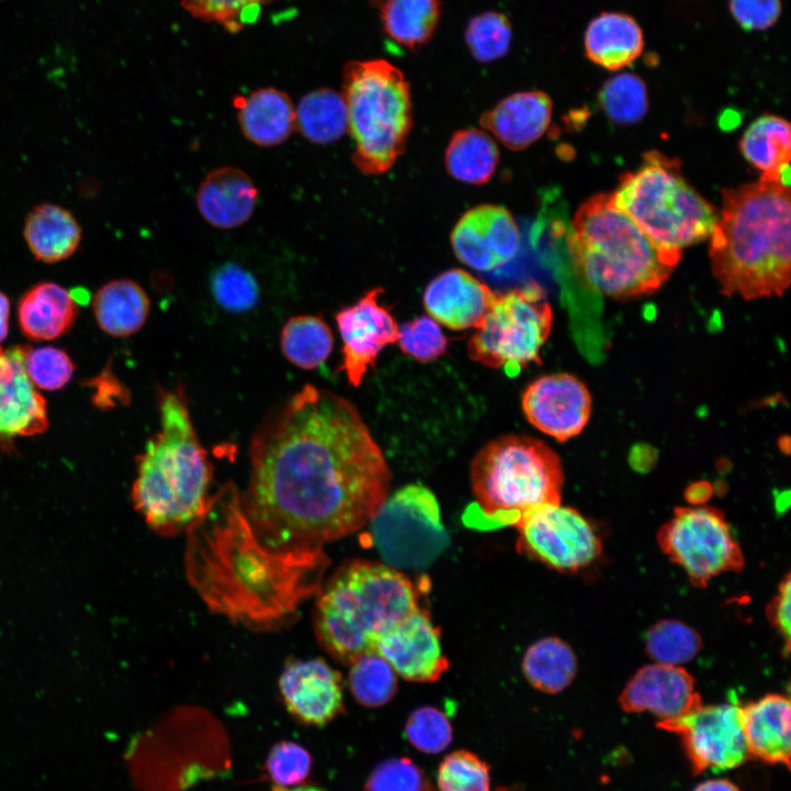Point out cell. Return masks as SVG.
Instances as JSON below:
<instances>
[{"instance_id": "obj_1", "label": "cell", "mask_w": 791, "mask_h": 791, "mask_svg": "<svg viewBox=\"0 0 791 791\" xmlns=\"http://www.w3.org/2000/svg\"><path fill=\"white\" fill-rule=\"evenodd\" d=\"M242 495L257 537L275 549L323 548L367 526L391 471L357 408L302 387L256 432Z\"/></svg>"}, {"instance_id": "obj_2", "label": "cell", "mask_w": 791, "mask_h": 791, "mask_svg": "<svg viewBox=\"0 0 791 791\" xmlns=\"http://www.w3.org/2000/svg\"><path fill=\"white\" fill-rule=\"evenodd\" d=\"M185 573L205 606L257 632L290 624L316 597L330 559L323 548L275 549L254 532L232 482L211 494L186 531Z\"/></svg>"}, {"instance_id": "obj_3", "label": "cell", "mask_w": 791, "mask_h": 791, "mask_svg": "<svg viewBox=\"0 0 791 791\" xmlns=\"http://www.w3.org/2000/svg\"><path fill=\"white\" fill-rule=\"evenodd\" d=\"M790 187L760 178L722 192L710 236L712 272L725 296H782L790 285Z\"/></svg>"}, {"instance_id": "obj_4", "label": "cell", "mask_w": 791, "mask_h": 791, "mask_svg": "<svg viewBox=\"0 0 791 791\" xmlns=\"http://www.w3.org/2000/svg\"><path fill=\"white\" fill-rule=\"evenodd\" d=\"M158 413L159 431L137 457L131 497L147 526L170 537L202 515L213 475L181 388L159 391Z\"/></svg>"}, {"instance_id": "obj_5", "label": "cell", "mask_w": 791, "mask_h": 791, "mask_svg": "<svg viewBox=\"0 0 791 791\" xmlns=\"http://www.w3.org/2000/svg\"><path fill=\"white\" fill-rule=\"evenodd\" d=\"M419 588L398 569L352 559L324 579L313 612L320 646L350 665L375 651L379 636L419 606Z\"/></svg>"}, {"instance_id": "obj_6", "label": "cell", "mask_w": 791, "mask_h": 791, "mask_svg": "<svg viewBox=\"0 0 791 791\" xmlns=\"http://www.w3.org/2000/svg\"><path fill=\"white\" fill-rule=\"evenodd\" d=\"M569 248L591 288L614 299L646 296L670 277L682 252L659 246L611 193L583 202L571 222Z\"/></svg>"}, {"instance_id": "obj_7", "label": "cell", "mask_w": 791, "mask_h": 791, "mask_svg": "<svg viewBox=\"0 0 791 791\" xmlns=\"http://www.w3.org/2000/svg\"><path fill=\"white\" fill-rule=\"evenodd\" d=\"M469 478L474 501L463 519L481 530L514 526L526 512L560 503L564 484L558 455L521 434L487 443L474 457Z\"/></svg>"}, {"instance_id": "obj_8", "label": "cell", "mask_w": 791, "mask_h": 791, "mask_svg": "<svg viewBox=\"0 0 791 791\" xmlns=\"http://www.w3.org/2000/svg\"><path fill=\"white\" fill-rule=\"evenodd\" d=\"M341 96L355 142L354 164L366 175L386 172L403 153L412 126L404 75L385 59L350 60L343 69Z\"/></svg>"}, {"instance_id": "obj_9", "label": "cell", "mask_w": 791, "mask_h": 791, "mask_svg": "<svg viewBox=\"0 0 791 791\" xmlns=\"http://www.w3.org/2000/svg\"><path fill=\"white\" fill-rule=\"evenodd\" d=\"M611 196L654 242L671 250L710 238L718 216L683 177L679 160L657 151L645 153L642 165L625 172Z\"/></svg>"}, {"instance_id": "obj_10", "label": "cell", "mask_w": 791, "mask_h": 791, "mask_svg": "<svg viewBox=\"0 0 791 791\" xmlns=\"http://www.w3.org/2000/svg\"><path fill=\"white\" fill-rule=\"evenodd\" d=\"M552 326V307L538 283L497 292L490 311L468 341V356L514 377L531 364H541V349Z\"/></svg>"}, {"instance_id": "obj_11", "label": "cell", "mask_w": 791, "mask_h": 791, "mask_svg": "<svg viewBox=\"0 0 791 791\" xmlns=\"http://www.w3.org/2000/svg\"><path fill=\"white\" fill-rule=\"evenodd\" d=\"M368 526L386 565L396 569L424 568L448 545L438 501L421 484H408L388 495Z\"/></svg>"}, {"instance_id": "obj_12", "label": "cell", "mask_w": 791, "mask_h": 791, "mask_svg": "<svg viewBox=\"0 0 791 791\" xmlns=\"http://www.w3.org/2000/svg\"><path fill=\"white\" fill-rule=\"evenodd\" d=\"M658 543L692 584L706 586L723 572L742 570L743 552L723 513L709 505L681 506L659 530Z\"/></svg>"}, {"instance_id": "obj_13", "label": "cell", "mask_w": 791, "mask_h": 791, "mask_svg": "<svg viewBox=\"0 0 791 791\" xmlns=\"http://www.w3.org/2000/svg\"><path fill=\"white\" fill-rule=\"evenodd\" d=\"M513 527L519 532L520 554L560 572L587 567L602 550L600 536L590 522L560 503L526 512Z\"/></svg>"}, {"instance_id": "obj_14", "label": "cell", "mask_w": 791, "mask_h": 791, "mask_svg": "<svg viewBox=\"0 0 791 791\" xmlns=\"http://www.w3.org/2000/svg\"><path fill=\"white\" fill-rule=\"evenodd\" d=\"M657 726L681 736L693 775L711 768L732 769L750 758L737 704H702L680 718L658 722Z\"/></svg>"}, {"instance_id": "obj_15", "label": "cell", "mask_w": 791, "mask_h": 791, "mask_svg": "<svg viewBox=\"0 0 791 791\" xmlns=\"http://www.w3.org/2000/svg\"><path fill=\"white\" fill-rule=\"evenodd\" d=\"M381 292L380 288L371 289L335 316L343 342L338 370L345 374L354 387L361 383L380 352L398 338L399 325L389 310L379 303Z\"/></svg>"}, {"instance_id": "obj_16", "label": "cell", "mask_w": 791, "mask_h": 791, "mask_svg": "<svg viewBox=\"0 0 791 791\" xmlns=\"http://www.w3.org/2000/svg\"><path fill=\"white\" fill-rule=\"evenodd\" d=\"M375 651L409 681L434 682L449 667L441 630L420 605L379 636Z\"/></svg>"}, {"instance_id": "obj_17", "label": "cell", "mask_w": 791, "mask_h": 791, "mask_svg": "<svg viewBox=\"0 0 791 791\" xmlns=\"http://www.w3.org/2000/svg\"><path fill=\"white\" fill-rule=\"evenodd\" d=\"M591 405L587 386L565 372L537 378L522 394V409L527 421L558 442L581 433L590 419Z\"/></svg>"}, {"instance_id": "obj_18", "label": "cell", "mask_w": 791, "mask_h": 791, "mask_svg": "<svg viewBox=\"0 0 791 791\" xmlns=\"http://www.w3.org/2000/svg\"><path fill=\"white\" fill-rule=\"evenodd\" d=\"M450 243L461 263L479 271H489L515 257L520 232L505 208L481 204L459 219L450 234Z\"/></svg>"}, {"instance_id": "obj_19", "label": "cell", "mask_w": 791, "mask_h": 791, "mask_svg": "<svg viewBox=\"0 0 791 791\" xmlns=\"http://www.w3.org/2000/svg\"><path fill=\"white\" fill-rule=\"evenodd\" d=\"M278 687L288 712L302 724L323 726L344 710L342 675L322 658L289 660Z\"/></svg>"}, {"instance_id": "obj_20", "label": "cell", "mask_w": 791, "mask_h": 791, "mask_svg": "<svg viewBox=\"0 0 791 791\" xmlns=\"http://www.w3.org/2000/svg\"><path fill=\"white\" fill-rule=\"evenodd\" d=\"M627 713L650 712L659 722L680 718L702 705L692 676L683 668L660 662L638 669L619 697Z\"/></svg>"}, {"instance_id": "obj_21", "label": "cell", "mask_w": 791, "mask_h": 791, "mask_svg": "<svg viewBox=\"0 0 791 791\" xmlns=\"http://www.w3.org/2000/svg\"><path fill=\"white\" fill-rule=\"evenodd\" d=\"M30 346L0 347V441L33 436L48 427L46 401L25 369Z\"/></svg>"}, {"instance_id": "obj_22", "label": "cell", "mask_w": 791, "mask_h": 791, "mask_svg": "<svg viewBox=\"0 0 791 791\" xmlns=\"http://www.w3.org/2000/svg\"><path fill=\"white\" fill-rule=\"evenodd\" d=\"M497 292L463 269H449L426 286L423 304L437 323L455 331L477 328L490 311Z\"/></svg>"}, {"instance_id": "obj_23", "label": "cell", "mask_w": 791, "mask_h": 791, "mask_svg": "<svg viewBox=\"0 0 791 791\" xmlns=\"http://www.w3.org/2000/svg\"><path fill=\"white\" fill-rule=\"evenodd\" d=\"M258 190L252 178L237 167L211 170L201 181L196 204L210 225L231 230L245 224L253 215Z\"/></svg>"}, {"instance_id": "obj_24", "label": "cell", "mask_w": 791, "mask_h": 791, "mask_svg": "<svg viewBox=\"0 0 791 791\" xmlns=\"http://www.w3.org/2000/svg\"><path fill=\"white\" fill-rule=\"evenodd\" d=\"M553 102L543 91H525L501 100L482 114L481 125L504 146L521 151L537 141L552 120Z\"/></svg>"}, {"instance_id": "obj_25", "label": "cell", "mask_w": 791, "mask_h": 791, "mask_svg": "<svg viewBox=\"0 0 791 791\" xmlns=\"http://www.w3.org/2000/svg\"><path fill=\"white\" fill-rule=\"evenodd\" d=\"M790 700L778 693L740 706L742 726L750 757L790 767Z\"/></svg>"}, {"instance_id": "obj_26", "label": "cell", "mask_w": 791, "mask_h": 791, "mask_svg": "<svg viewBox=\"0 0 791 791\" xmlns=\"http://www.w3.org/2000/svg\"><path fill=\"white\" fill-rule=\"evenodd\" d=\"M239 129L247 141L271 147L286 142L296 131L294 105L277 88H260L234 100Z\"/></svg>"}, {"instance_id": "obj_27", "label": "cell", "mask_w": 791, "mask_h": 791, "mask_svg": "<svg viewBox=\"0 0 791 791\" xmlns=\"http://www.w3.org/2000/svg\"><path fill=\"white\" fill-rule=\"evenodd\" d=\"M78 315V304L60 285L41 281L29 288L18 303L23 334L33 341H52L67 333Z\"/></svg>"}, {"instance_id": "obj_28", "label": "cell", "mask_w": 791, "mask_h": 791, "mask_svg": "<svg viewBox=\"0 0 791 791\" xmlns=\"http://www.w3.org/2000/svg\"><path fill=\"white\" fill-rule=\"evenodd\" d=\"M23 237L36 260L55 264L76 253L82 239V229L66 208L42 202L26 214Z\"/></svg>"}, {"instance_id": "obj_29", "label": "cell", "mask_w": 791, "mask_h": 791, "mask_svg": "<svg viewBox=\"0 0 791 791\" xmlns=\"http://www.w3.org/2000/svg\"><path fill=\"white\" fill-rule=\"evenodd\" d=\"M584 51L594 64L620 70L630 66L643 52L644 36L632 16L603 12L594 18L584 33Z\"/></svg>"}, {"instance_id": "obj_30", "label": "cell", "mask_w": 791, "mask_h": 791, "mask_svg": "<svg viewBox=\"0 0 791 791\" xmlns=\"http://www.w3.org/2000/svg\"><path fill=\"white\" fill-rule=\"evenodd\" d=\"M92 310L99 327L114 337H126L145 324L151 301L144 288L127 278L102 285L92 298Z\"/></svg>"}, {"instance_id": "obj_31", "label": "cell", "mask_w": 791, "mask_h": 791, "mask_svg": "<svg viewBox=\"0 0 791 791\" xmlns=\"http://www.w3.org/2000/svg\"><path fill=\"white\" fill-rule=\"evenodd\" d=\"M739 148L745 159L761 172L760 178L789 185L791 131L787 120L773 114L759 116L742 135Z\"/></svg>"}, {"instance_id": "obj_32", "label": "cell", "mask_w": 791, "mask_h": 791, "mask_svg": "<svg viewBox=\"0 0 791 791\" xmlns=\"http://www.w3.org/2000/svg\"><path fill=\"white\" fill-rule=\"evenodd\" d=\"M379 15L385 34L413 51L433 38L441 19V0H379Z\"/></svg>"}, {"instance_id": "obj_33", "label": "cell", "mask_w": 791, "mask_h": 791, "mask_svg": "<svg viewBox=\"0 0 791 791\" xmlns=\"http://www.w3.org/2000/svg\"><path fill=\"white\" fill-rule=\"evenodd\" d=\"M522 671L532 687L555 694L572 682L577 672V657L564 640L545 637L526 649Z\"/></svg>"}, {"instance_id": "obj_34", "label": "cell", "mask_w": 791, "mask_h": 791, "mask_svg": "<svg viewBox=\"0 0 791 791\" xmlns=\"http://www.w3.org/2000/svg\"><path fill=\"white\" fill-rule=\"evenodd\" d=\"M296 131L314 144H330L347 132V112L341 93L320 88L304 94L297 107Z\"/></svg>"}, {"instance_id": "obj_35", "label": "cell", "mask_w": 791, "mask_h": 791, "mask_svg": "<svg viewBox=\"0 0 791 791\" xmlns=\"http://www.w3.org/2000/svg\"><path fill=\"white\" fill-rule=\"evenodd\" d=\"M499 157L498 146L487 133L466 129L456 132L450 138L445 153V164L454 178L481 185L493 175Z\"/></svg>"}, {"instance_id": "obj_36", "label": "cell", "mask_w": 791, "mask_h": 791, "mask_svg": "<svg viewBox=\"0 0 791 791\" xmlns=\"http://www.w3.org/2000/svg\"><path fill=\"white\" fill-rule=\"evenodd\" d=\"M333 346V333L319 316H291L281 330L280 347L283 356L304 370L321 366L332 354Z\"/></svg>"}, {"instance_id": "obj_37", "label": "cell", "mask_w": 791, "mask_h": 791, "mask_svg": "<svg viewBox=\"0 0 791 791\" xmlns=\"http://www.w3.org/2000/svg\"><path fill=\"white\" fill-rule=\"evenodd\" d=\"M349 666V690L359 704L382 706L397 693L398 675L378 653L365 654Z\"/></svg>"}, {"instance_id": "obj_38", "label": "cell", "mask_w": 791, "mask_h": 791, "mask_svg": "<svg viewBox=\"0 0 791 791\" xmlns=\"http://www.w3.org/2000/svg\"><path fill=\"white\" fill-rule=\"evenodd\" d=\"M697 631L677 620L655 623L645 637V650L656 662L679 666L692 660L701 650Z\"/></svg>"}, {"instance_id": "obj_39", "label": "cell", "mask_w": 791, "mask_h": 791, "mask_svg": "<svg viewBox=\"0 0 791 791\" xmlns=\"http://www.w3.org/2000/svg\"><path fill=\"white\" fill-rule=\"evenodd\" d=\"M599 102L613 122L617 124L636 123L648 109L646 85L635 74H617L602 85Z\"/></svg>"}, {"instance_id": "obj_40", "label": "cell", "mask_w": 791, "mask_h": 791, "mask_svg": "<svg viewBox=\"0 0 791 791\" xmlns=\"http://www.w3.org/2000/svg\"><path fill=\"white\" fill-rule=\"evenodd\" d=\"M512 35L511 21L504 13L484 11L468 22L465 41L477 62L490 63L508 54Z\"/></svg>"}, {"instance_id": "obj_41", "label": "cell", "mask_w": 791, "mask_h": 791, "mask_svg": "<svg viewBox=\"0 0 791 791\" xmlns=\"http://www.w3.org/2000/svg\"><path fill=\"white\" fill-rule=\"evenodd\" d=\"M211 292L219 307L233 313L247 312L259 300V287L253 274L233 263L222 265L212 274Z\"/></svg>"}, {"instance_id": "obj_42", "label": "cell", "mask_w": 791, "mask_h": 791, "mask_svg": "<svg viewBox=\"0 0 791 791\" xmlns=\"http://www.w3.org/2000/svg\"><path fill=\"white\" fill-rule=\"evenodd\" d=\"M437 788L438 791H490V766L469 750L452 751L438 766Z\"/></svg>"}, {"instance_id": "obj_43", "label": "cell", "mask_w": 791, "mask_h": 791, "mask_svg": "<svg viewBox=\"0 0 791 791\" xmlns=\"http://www.w3.org/2000/svg\"><path fill=\"white\" fill-rule=\"evenodd\" d=\"M406 740L420 751L438 754L453 739V727L447 715L441 710L424 705L414 710L404 726Z\"/></svg>"}, {"instance_id": "obj_44", "label": "cell", "mask_w": 791, "mask_h": 791, "mask_svg": "<svg viewBox=\"0 0 791 791\" xmlns=\"http://www.w3.org/2000/svg\"><path fill=\"white\" fill-rule=\"evenodd\" d=\"M193 18L216 22L231 33L253 22L260 8L271 0H180Z\"/></svg>"}, {"instance_id": "obj_45", "label": "cell", "mask_w": 791, "mask_h": 791, "mask_svg": "<svg viewBox=\"0 0 791 791\" xmlns=\"http://www.w3.org/2000/svg\"><path fill=\"white\" fill-rule=\"evenodd\" d=\"M397 342L404 354L420 363L441 357L449 343L439 323L430 315H421L400 325Z\"/></svg>"}, {"instance_id": "obj_46", "label": "cell", "mask_w": 791, "mask_h": 791, "mask_svg": "<svg viewBox=\"0 0 791 791\" xmlns=\"http://www.w3.org/2000/svg\"><path fill=\"white\" fill-rule=\"evenodd\" d=\"M363 791H435L424 771L410 758L386 759L374 768Z\"/></svg>"}, {"instance_id": "obj_47", "label": "cell", "mask_w": 791, "mask_h": 791, "mask_svg": "<svg viewBox=\"0 0 791 791\" xmlns=\"http://www.w3.org/2000/svg\"><path fill=\"white\" fill-rule=\"evenodd\" d=\"M312 768L310 753L301 745L282 740L269 750L265 771L275 787L289 788L304 782Z\"/></svg>"}, {"instance_id": "obj_48", "label": "cell", "mask_w": 791, "mask_h": 791, "mask_svg": "<svg viewBox=\"0 0 791 791\" xmlns=\"http://www.w3.org/2000/svg\"><path fill=\"white\" fill-rule=\"evenodd\" d=\"M25 369L35 387L58 390L71 379L75 365L69 355L60 348L30 347L25 356Z\"/></svg>"}, {"instance_id": "obj_49", "label": "cell", "mask_w": 791, "mask_h": 791, "mask_svg": "<svg viewBox=\"0 0 791 791\" xmlns=\"http://www.w3.org/2000/svg\"><path fill=\"white\" fill-rule=\"evenodd\" d=\"M780 0H729V11L746 31L771 27L781 14Z\"/></svg>"}, {"instance_id": "obj_50", "label": "cell", "mask_w": 791, "mask_h": 791, "mask_svg": "<svg viewBox=\"0 0 791 791\" xmlns=\"http://www.w3.org/2000/svg\"><path fill=\"white\" fill-rule=\"evenodd\" d=\"M790 575L788 573L779 586L778 593L767 608V616L773 627L782 636L786 651L790 648Z\"/></svg>"}, {"instance_id": "obj_51", "label": "cell", "mask_w": 791, "mask_h": 791, "mask_svg": "<svg viewBox=\"0 0 791 791\" xmlns=\"http://www.w3.org/2000/svg\"><path fill=\"white\" fill-rule=\"evenodd\" d=\"M693 791H740V789L729 780L712 779L699 783Z\"/></svg>"}, {"instance_id": "obj_52", "label": "cell", "mask_w": 791, "mask_h": 791, "mask_svg": "<svg viewBox=\"0 0 791 791\" xmlns=\"http://www.w3.org/2000/svg\"><path fill=\"white\" fill-rule=\"evenodd\" d=\"M711 492L708 483H695L688 489L686 495L692 505H700L711 497Z\"/></svg>"}, {"instance_id": "obj_53", "label": "cell", "mask_w": 791, "mask_h": 791, "mask_svg": "<svg viewBox=\"0 0 791 791\" xmlns=\"http://www.w3.org/2000/svg\"><path fill=\"white\" fill-rule=\"evenodd\" d=\"M10 301L0 290V343L5 339L9 332Z\"/></svg>"}, {"instance_id": "obj_54", "label": "cell", "mask_w": 791, "mask_h": 791, "mask_svg": "<svg viewBox=\"0 0 791 791\" xmlns=\"http://www.w3.org/2000/svg\"><path fill=\"white\" fill-rule=\"evenodd\" d=\"M274 791H325L314 786H294L289 788L274 787Z\"/></svg>"}]
</instances>
